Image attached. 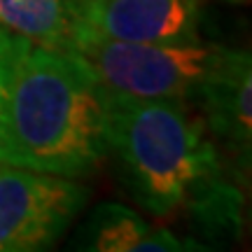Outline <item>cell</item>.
I'll list each match as a JSON object with an SVG mask.
<instances>
[{"label": "cell", "instance_id": "6da1fadb", "mask_svg": "<svg viewBox=\"0 0 252 252\" xmlns=\"http://www.w3.org/2000/svg\"><path fill=\"white\" fill-rule=\"evenodd\" d=\"M108 96L110 154L126 191L154 217H187L210 238L241 234V180L226 168L201 115L182 100Z\"/></svg>", "mask_w": 252, "mask_h": 252}, {"label": "cell", "instance_id": "7a4b0ae2", "mask_svg": "<svg viewBox=\"0 0 252 252\" xmlns=\"http://www.w3.org/2000/svg\"><path fill=\"white\" fill-rule=\"evenodd\" d=\"M108 128V89L89 65L28 42L9 84L0 163L84 178L110 157Z\"/></svg>", "mask_w": 252, "mask_h": 252}, {"label": "cell", "instance_id": "3957f363", "mask_svg": "<svg viewBox=\"0 0 252 252\" xmlns=\"http://www.w3.org/2000/svg\"><path fill=\"white\" fill-rule=\"evenodd\" d=\"M222 45H157L124 42L75 28L72 54L91 68L117 96L143 100H182L194 105L201 84L213 70Z\"/></svg>", "mask_w": 252, "mask_h": 252}, {"label": "cell", "instance_id": "277c9868", "mask_svg": "<svg viewBox=\"0 0 252 252\" xmlns=\"http://www.w3.org/2000/svg\"><path fill=\"white\" fill-rule=\"evenodd\" d=\"M77 178L0 163V252L47 250L89 203Z\"/></svg>", "mask_w": 252, "mask_h": 252}, {"label": "cell", "instance_id": "5b68a950", "mask_svg": "<svg viewBox=\"0 0 252 252\" xmlns=\"http://www.w3.org/2000/svg\"><path fill=\"white\" fill-rule=\"evenodd\" d=\"M226 166L243 182L252 150V61L243 49L222 47L194 105Z\"/></svg>", "mask_w": 252, "mask_h": 252}, {"label": "cell", "instance_id": "8992f818", "mask_svg": "<svg viewBox=\"0 0 252 252\" xmlns=\"http://www.w3.org/2000/svg\"><path fill=\"white\" fill-rule=\"evenodd\" d=\"M77 26L124 42L198 45L201 0H68Z\"/></svg>", "mask_w": 252, "mask_h": 252}, {"label": "cell", "instance_id": "52a82bcc", "mask_svg": "<svg viewBox=\"0 0 252 252\" xmlns=\"http://www.w3.org/2000/svg\"><path fill=\"white\" fill-rule=\"evenodd\" d=\"M72 248L94 252L206 250L203 243H196L191 238H180L171 229L152 226L135 210L115 201H103L91 208V213L82 222L80 231L72 241Z\"/></svg>", "mask_w": 252, "mask_h": 252}, {"label": "cell", "instance_id": "ba28073f", "mask_svg": "<svg viewBox=\"0 0 252 252\" xmlns=\"http://www.w3.org/2000/svg\"><path fill=\"white\" fill-rule=\"evenodd\" d=\"M0 26L31 45L72 54L77 21L68 0H0Z\"/></svg>", "mask_w": 252, "mask_h": 252}, {"label": "cell", "instance_id": "9c48e42d", "mask_svg": "<svg viewBox=\"0 0 252 252\" xmlns=\"http://www.w3.org/2000/svg\"><path fill=\"white\" fill-rule=\"evenodd\" d=\"M28 45V40L19 35H12L9 31L0 26V131H2V119H5V105H7L9 96V84L17 70V63L21 59L24 47Z\"/></svg>", "mask_w": 252, "mask_h": 252}, {"label": "cell", "instance_id": "30bf717a", "mask_svg": "<svg viewBox=\"0 0 252 252\" xmlns=\"http://www.w3.org/2000/svg\"><path fill=\"white\" fill-rule=\"evenodd\" d=\"M226 2H245V0H226Z\"/></svg>", "mask_w": 252, "mask_h": 252}]
</instances>
